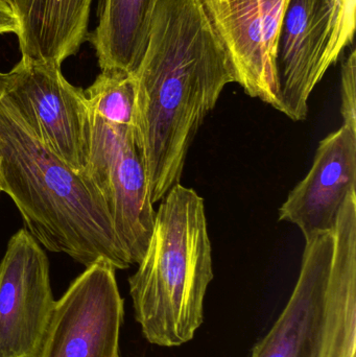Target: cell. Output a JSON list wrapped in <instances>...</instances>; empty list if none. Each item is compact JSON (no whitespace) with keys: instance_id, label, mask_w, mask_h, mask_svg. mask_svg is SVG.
Returning <instances> with one entry per match:
<instances>
[{"instance_id":"6da1fadb","label":"cell","mask_w":356,"mask_h":357,"mask_svg":"<svg viewBox=\"0 0 356 357\" xmlns=\"http://www.w3.org/2000/svg\"><path fill=\"white\" fill-rule=\"evenodd\" d=\"M134 77V133L155 204L179 184L201 126L238 82L204 0H158Z\"/></svg>"},{"instance_id":"7a4b0ae2","label":"cell","mask_w":356,"mask_h":357,"mask_svg":"<svg viewBox=\"0 0 356 357\" xmlns=\"http://www.w3.org/2000/svg\"><path fill=\"white\" fill-rule=\"evenodd\" d=\"M0 191L48 251L66 254L86 268L100 258L116 270L132 266L91 176L56 156L1 94Z\"/></svg>"},{"instance_id":"3957f363","label":"cell","mask_w":356,"mask_h":357,"mask_svg":"<svg viewBox=\"0 0 356 357\" xmlns=\"http://www.w3.org/2000/svg\"><path fill=\"white\" fill-rule=\"evenodd\" d=\"M212 279L204 199L179 183L161 199L146 253L129 278L135 319L146 341L160 347L192 341L202 325Z\"/></svg>"},{"instance_id":"277c9868","label":"cell","mask_w":356,"mask_h":357,"mask_svg":"<svg viewBox=\"0 0 356 357\" xmlns=\"http://www.w3.org/2000/svg\"><path fill=\"white\" fill-rule=\"evenodd\" d=\"M251 357H356V192L334 233L305 241L284 312Z\"/></svg>"},{"instance_id":"5b68a950","label":"cell","mask_w":356,"mask_h":357,"mask_svg":"<svg viewBox=\"0 0 356 357\" xmlns=\"http://www.w3.org/2000/svg\"><path fill=\"white\" fill-rule=\"evenodd\" d=\"M87 142L85 171L104 197L132 266L138 264L148 248L156 210L134 127L108 123L89 110Z\"/></svg>"},{"instance_id":"8992f818","label":"cell","mask_w":356,"mask_h":357,"mask_svg":"<svg viewBox=\"0 0 356 357\" xmlns=\"http://www.w3.org/2000/svg\"><path fill=\"white\" fill-rule=\"evenodd\" d=\"M0 94L56 156L85 171L89 110L84 90L69 83L61 67L21 59L0 71Z\"/></svg>"},{"instance_id":"52a82bcc","label":"cell","mask_w":356,"mask_h":357,"mask_svg":"<svg viewBox=\"0 0 356 357\" xmlns=\"http://www.w3.org/2000/svg\"><path fill=\"white\" fill-rule=\"evenodd\" d=\"M116 268L96 260L56 300L37 357H119L123 299Z\"/></svg>"},{"instance_id":"ba28073f","label":"cell","mask_w":356,"mask_h":357,"mask_svg":"<svg viewBox=\"0 0 356 357\" xmlns=\"http://www.w3.org/2000/svg\"><path fill=\"white\" fill-rule=\"evenodd\" d=\"M56 301L47 255L21 229L0 261V357H37Z\"/></svg>"},{"instance_id":"9c48e42d","label":"cell","mask_w":356,"mask_h":357,"mask_svg":"<svg viewBox=\"0 0 356 357\" xmlns=\"http://www.w3.org/2000/svg\"><path fill=\"white\" fill-rule=\"evenodd\" d=\"M290 0H204L209 17L251 98L273 107L280 27Z\"/></svg>"},{"instance_id":"30bf717a","label":"cell","mask_w":356,"mask_h":357,"mask_svg":"<svg viewBox=\"0 0 356 357\" xmlns=\"http://www.w3.org/2000/svg\"><path fill=\"white\" fill-rule=\"evenodd\" d=\"M334 0H290L280 27L273 107L294 121H305L309 100L326 70Z\"/></svg>"},{"instance_id":"8fae6325","label":"cell","mask_w":356,"mask_h":357,"mask_svg":"<svg viewBox=\"0 0 356 357\" xmlns=\"http://www.w3.org/2000/svg\"><path fill=\"white\" fill-rule=\"evenodd\" d=\"M356 190V131L342 126L321 140L307 177L291 191L279 220L296 225L305 241L334 233L341 208Z\"/></svg>"},{"instance_id":"7c38bea8","label":"cell","mask_w":356,"mask_h":357,"mask_svg":"<svg viewBox=\"0 0 356 357\" xmlns=\"http://www.w3.org/2000/svg\"><path fill=\"white\" fill-rule=\"evenodd\" d=\"M93 0H10L21 59L62 66L88 39Z\"/></svg>"},{"instance_id":"4fadbf2b","label":"cell","mask_w":356,"mask_h":357,"mask_svg":"<svg viewBox=\"0 0 356 357\" xmlns=\"http://www.w3.org/2000/svg\"><path fill=\"white\" fill-rule=\"evenodd\" d=\"M158 0H102L89 40L100 70H137L146 52Z\"/></svg>"},{"instance_id":"5bb4252c","label":"cell","mask_w":356,"mask_h":357,"mask_svg":"<svg viewBox=\"0 0 356 357\" xmlns=\"http://www.w3.org/2000/svg\"><path fill=\"white\" fill-rule=\"evenodd\" d=\"M87 107L104 121L133 126L136 81L132 73L102 70L93 84L84 90Z\"/></svg>"},{"instance_id":"9a60e30c","label":"cell","mask_w":356,"mask_h":357,"mask_svg":"<svg viewBox=\"0 0 356 357\" xmlns=\"http://www.w3.org/2000/svg\"><path fill=\"white\" fill-rule=\"evenodd\" d=\"M356 0H334L330 39L324 56L326 71L338 62L341 54L355 39Z\"/></svg>"},{"instance_id":"2e32d148","label":"cell","mask_w":356,"mask_h":357,"mask_svg":"<svg viewBox=\"0 0 356 357\" xmlns=\"http://www.w3.org/2000/svg\"><path fill=\"white\" fill-rule=\"evenodd\" d=\"M341 113L343 126L356 131V52L345 59L341 71Z\"/></svg>"},{"instance_id":"e0dca14e","label":"cell","mask_w":356,"mask_h":357,"mask_svg":"<svg viewBox=\"0 0 356 357\" xmlns=\"http://www.w3.org/2000/svg\"><path fill=\"white\" fill-rule=\"evenodd\" d=\"M19 31L18 19L10 0H0V35L15 33Z\"/></svg>"},{"instance_id":"ac0fdd59","label":"cell","mask_w":356,"mask_h":357,"mask_svg":"<svg viewBox=\"0 0 356 357\" xmlns=\"http://www.w3.org/2000/svg\"><path fill=\"white\" fill-rule=\"evenodd\" d=\"M0 192H1V191H0Z\"/></svg>"}]
</instances>
